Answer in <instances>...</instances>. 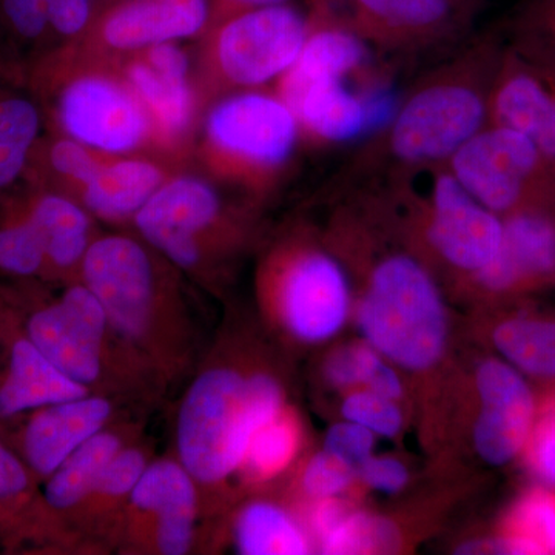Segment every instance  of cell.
I'll return each instance as SVG.
<instances>
[{
    "label": "cell",
    "instance_id": "1",
    "mask_svg": "<svg viewBox=\"0 0 555 555\" xmlns=\"http://www.w3.org/2000/svg\"><path fill=\"white\" fill-rule=\"evenodd\" d=\"M179 275L145 241L122 233L96 236L80 268L79 281L100 298L122 352L156 377L188 371L198 349Z\"/></svg>",
    "mask_w": 555,
    "mask_h": 555
},
{
    "label": "cell",
    "instance_id": "2",
    "mask_svg": "<svg viewBox=\"0 0 555 555\" xmlns=\"http://www.w3.org/2000/svg\"><path fill=\"white\" fill-rule=\"evenodd\" d=\"M284 408L283 386L268 372L208 363L179 406V462L198 486L221 485L240 473L251 438Z\"/></svg>",
    "mask_w": 555,
    "mask_h": 555
},
{
    "label": "cell",
    "instance_id": "3",
    "mask_svg": "<svg viewBox=\"0 0 555 555\" xmlns=\"http://www.w3.org/2000/svg\"><path fill=\"white\" fill-rule=\"evenodd\" d=\"M31 91L49 105L54 131L107 155H137L155 130L116 64L54 50L30 69Z\"/></svg>",
    "mask_w": 555,
    "mask_h": 555
},
{
    "label": "cell",
    "instance_id": "4",
    "mask_svg": "<svg viewBox=\"0 0 555 555\" xmlns=\"http://www.w3.org/2000/svg\"><path fill=\"white\" fill-rule=\"evenodd\" d=\"M356 320L361 339L400 371H430L447 353V302L412 255H387L372 268Z\"/></svg>",
    "mask_w": 555,
    "mask_h": 555
},
{
    "label": "cell",
    "instance_id": "5",
    "mask_svg": "<svg viewBox=\"0 0 555 555\" xmlns=\"http://www.w3.org/2000/svg\"><path fill=\"white\" fill-rule=\"evenodd\" d=\"M469 65L444 69L426 80L398 108L387 131L393 158L408 167H433L448 159L489 122L491 80Z\"/></svg>",
    "mask_w": 555,
    "mask_h": 555
},
{
    "label": "cell",
    "instance_id": "6",
    "mask_svg": "<svg viewBox=\"0 0 555 555\" xmlns=\"http://www.w3.org/2000/svg\"><path fill=\"white\" fill-rule=\"evenodd\" d=\"M299 130L297 115L280 94L233 91L207 113L204 155L218 173L261 184L291 160Z\"/></svg>",
    "mask_w": 555,
    "mask_h": 555
},
{
    "label": "cell",
    "instance_id": "7",
    "mask_svg": "<svg viewBox=\"0 0 555 555\" xmlns=\"http://www.w3.org/2000/svg\"><path fill=\"white\" fill-rule=\"evenodd\" d=\"M133 222L139 238L179 272L207 281L232 235L224 199L206 179L192 175L167 179Z\"/></svg>",
    "mask_w": 555,
    "mask_h": 555
},
{
    "label": "cell",
    "instance_id": "8",
    "mask_svg": "<svg viewBox=\"0 0 555 555\" xmlns=\"http://www.w3.org/2000/svg\"><path fill=\"white\" fill-rule=\"evenodd\" d=\"M309 30V17L288 3L230 16L204 33L208 78L235 91L283 78L301 53Z\"/></svg>",
    "mask_w": 555,
    "mask_h": 555
},
{
    "label": "cell",
    "instance_id": "9",
    "mask_svg": "<svg viewBox=\"0 0 555 555\" xmlns=\"http://www.w3.org/2000/svg\"><path fill=\"white\" fill-rule=\"evenodd\" d=\"M266 297L284 332L302 345L341 334L352 312V288L341 262L315 246L281 248L264 272Z\"/></svg>",
    "mask_w": 555,
    "mask_h": 555
},
{
    "label": "cell",
    "instance_id": "10",
    "mask_svg": "<svg viewBox=\"0 0 555 555\" xmlns=\"http://www.w3.org/2000/svg\"><path fill=\"white\" fill-rule=\"evenodd\" d=\"M447 167L473 198L502 218L555 203V167L531 138L507 127L488 124Z\"/></svg>",
    "mask_w": 555,
    "mask_h": 555
},
{
    "label": "cell",
    "instance_id": "11",
    "mask_svg": "<svg viewBox=\"0 0 555 555\" xmlns=\"http://www.w3.org/2000/svg\"><path fill=\"white\" fill-rule=\"evenodd\" d=\"M22 332L54 366L90 390L104 379L112 347L118 345L100 298L79 280L60 298L33 308Z\"/></svg>",
    "mask_w": 555,
    "mask_h": 555
},
{
    "label": "cell",
    "instance_id": "12",
    "mask_svg": "<svg viewBox=\"0 0 555 555\" xmlns=\"http://www.w3.org/2000/svg\"><path fill=\"white\" fill-rule=\"evenodd\" d=\"M208 24L210 0H116L98 11L78 42L61 49L116 64L160 43L203 38Z\"/></svg>",
    "mask_w": 555,
    "mask_h": 555
},
{
    "label": "cell",
    "instance_id": "13",
    "mask_svg": "<svg viewBox=\"0 0 555 555\" xmlns=\"http://www.w3.org/2000/svg\"><path fill=\"white\" fill-rule=\"evenodd\" d=\"M426 199L427 244L444 264L473 276L499 254L503 218L469 195L447 164L434 166Z\"/></svg>",
    "mask_w": 555,
    "mask_h": 555
},
{
    "label": "cell",
    "instance_id": "14",
    "mask_svg": "<svg viewBox=\"0 0 555 555\" xmlns=\"http://www.w3.org/2000/svg\"><path fill=\"white\" fill-rule=\"evenodd\" d=\"M474 0H313V13L392 49L448 38L469 21Z\"/></svg>",
    "mask_w": 555,
    "mask_h": 555
},
{
    "label": "cell",
    "instance_id": "15",
    "mask_svg": "<svg viewBox=\"0 0 555 555\" xmlns=\"http://www.w3.org/2000/svg\"><path fill=\"white\" fill-rule=\"evenodd\" d=\"M476 392L474 449L488 465H509L524 454L539 415L528 377L503 358H486L476 369Z\"/></svg>",
    "mask_w": 555,
    "mask_h": 555
},
{
    "label": "cell",
    "instance_id": "16",
    "mask_svg": "<svg viewBox=\"0 0 555 555\" xmlns=\"http://www.w3.org/2000/svg\"><path fill=\"white\" fill-rule=\"evenodd\" d=\"M116 65L147 109L155 144L169 152L184 144L198 105L184 49L175 42L160 43L124 57Z\"/></svg>",
    "mask_w": 555,
    "mask_h": 555
},
{
    "label": "cell",
    "instance_id": "17",
    "mask_svg": "<svg viewBox=\"0 0 555 555\" xmlns=\"http://www.w3.org/2000/svg\"><path fill=\"white\" fill-rule=\"evenodd\" d=\"M520 131L555 167V69L511 51L489 90V122Z\"/></svg>",
    "mask_w": 555,
    "mask_h": 555
},
{
    "label": "cell",
    "instance_id": "18",
    "mask_svg": "<svg viewBox=\"0 0 555 555\" xmlns=\"http://www.w3.org/2000/svg\"><path fill=\"white\" fill-rule=\"evenodd\" d=\"M470 278L492 295L525 291L555 278L553 204L520 208L503 217L499 254Z\"/></svg>",
    "mask_w": 555,
    "mask_h": 555
},
{
    "label": "cell",
    "instance_id": "19",
    "mask_svg": "<svg viewBox=\"0 0 555 555\" xmlns=\"http://www.w3.org/2000/svg\"><path fill=\"white\" fill-rule=\"evenodd\" d=\"M198 483L177 460L149 463L127 500L131 516L153 521V547L164 555L192 550L198 520Z\"/></svg>",
    "mask_w": 555,
    "mask_h": 555
},
{
    "label": "cell",
    "instance_id": "20",
    "mask_svg": "<svg viewBox=\"0 0 555 555\" xmlns=\"http://www.w3.org/2000/svg\"><path fill=\"white\" fill-rule=\"evenodd\" d=\"M112 415V401L98 393L33 411L22 429L25 465L36 477H50L76 449L105 429Z\"/></svg>",
    "mask_w": 555,
    "mask_h": 555
},
{
    "label": "cell",
    "instance_id": "21",
    "mask_svg": "<svg viewBox=\"0 0 555 555\" xmlns=\"http://www.w3.org/2000/svg\"><path fill=\"white\" fill-rule=\"evenodd\" d=\"M9 339L7 366L0 378V420L91 393L89 387L79 385L54 366L22 328L13 332Z\"/></svg>",
    "mask_w": 555,
    "mask_h": 555
},
{
    "label": "cell",
    "instance_id": "22",
    "mask_svg": "<svg viewBox=\"0 0 555 555\" xmlns=\"http://www.w3.org/2000/svg\"><path fill=\"white\" fill-rule=\"evenodd\" d=\"M24 199L46 248L47 280L79 278L83 258L96 238L93 215L56 190L28 185Z\"/></svg>",
    "mask_w": 555,
    "mask_h": 555
},
{
    "label": "cell",
    "instance_id": "23",
    "mask_svg": "<svg viewBox=\"0 0 555 555\" xmlns=\"http://www.w3.org/2000/svg\"><path fill=\"white\" fill-rule=\"evenodd\" d=\"M169 167L158 159L137 155H108L78 199L93 217L120 222L137 217L164 182Z\"/></svg>",
    "mask_w": 555,
    "mask_h": 555
},
{
    "label": "cell",
    "instance_id": "24",
    "mask_svg": "<svg viewBox=\"0 0 555 555\" xmlns=\"http://www.w3.org/2000/svg\"><path fill=\"white\" fill-rule=\"evenodd\" d=\"M309 21L310 30L301 53L278 83V94L284 101L310 83L345 80L366 61V40L356 33L313 11Z\"/></svg>",
    "mask_w": 555,
    "mask_h": 555
},
{
    "label": "cell",
    "instance_id": "25",
    "mask_svg": "<svg viewBox=\"0 0 555 555\" xmlns=\"http://www.w3.org/2000/svg\"><path fill=\"white\" fill-rule=\"evenodd\" d=\"M306 526L321 554H383L398 545L392 521L350 509L339 499L312 502Z\"/></svg>",
    "mask_w": 555,
    "mask_h": 555
},
{
    "label": "cell",
    "instance_id": "26",
    "mask_svg": "<svg viewBox=\"0 0 555 555\" xmlns=\"http://www.w3.org/2000/svg\"><path fill=\"white\" fill-rule=\"evenodd\" d=\"M299 127L327 142H347L369 131L366 105L343 79L321 80L297 91L286 101Z\"/></svg>",
    "mask_w": 555,
    "mask_h": 555
},
{
    "label": "cell",
    "instance_id": "27",
    "mask_svg": "<svg viewBox=\"0 0 555 555\" xmlns=\"http://www.w3.org/2000/svg\"><path fill=\"white\" fill-rule=\"evenodd\" d=\"M46 124V109L33 91L0 86V195L24 181Z\"/></svg>",
    "mask_w": 555,
    "mask_h": 555
},
{
    "label": "cell",
    "instance_id": "28",
    "mask_svg": "<svg viewBox=\"0 0 555 555\" xmlns=\"http://www.w3.org/2000/svg\"><path fill=\"white\" fill-rule=\"evenodd\" d=\"M124 438L115 430L102 429L76 449L50 477H47L43 500L54 513H69L86 505L102 474L120 449Z\"/></svg>",
    "mask_w": 555,
    "mask_h": 555
},
{
    "label": "cell",
    "instance_id": "29",
    "mask_svg": "<svg viewBox=\"0 0 555 555\" xmlns=\"http://www.w3.org/2000/svg\"><path fill=\"white\" fill-rule=\"evenodd\" d=\"M233 543L244 555H302L315 550L308 526L268 500H255L240 511Z\"/></svg>",
    "mask_w": 555,
    "mask_h": 555
},
{
    "label": "cell",
    "instance_id": "30",
    "mask_svg": "<svg viewBox=\"0 0 555 555\" xmlns=\"http://www.w3.org/2000/svg\"><path fill=\"white\" fill-rule=\"evenodd\" d=\"M492 345L526 377L555 379V318H506L492 332Z\"/></svg>",
    "mask_w": 555,
    "mask_h": 555
},
{
    "label": "cell",
    "instance_id": "31",
    "mask_svg": "<svg viewBox=\"0 0 555 555\" xmlns=\"http://www.w3.org/2000/svg\"><path fill=\"white\" fill-rule=\"evenodd\" d=\"M495 554H555V492L540 488L521 496L507 514L502 535L488 543Z\"/></svg>",
    "mask_w": 555,
    "mask_h": 555
},
{
    "label": "cell",
    "instance_id": "32",
    "mask_svg": "<svg viewBox=\"0 0 555 555\" xmlns=\"http://www.w3.org/2000/svg\"><path fill=\"white\" fill-rule=\"evenodd\" d=\"M323 374L328 385L343 393L369 389L392 400L400 401L403 398L400 369L379 356L363 339L337 347L327 357Z\"/></svg>",
    "mask_w": 555,
    "mask_h": 555
},
{
    "label": "cell",
    "instance_id": "33",
    "mask_svg": "<svg viewBox=\"0 0 555 555\" xmlns=\"http://www.w3.org/2000/svg\"><path fill=\"white\" fill-rule=\"evenodd\" d=\"M0 273L16 280L47 278V257L24 196L0 207Z\"/></svg>",
    "mask_w": 555,
    "mask_h": 555
},
{
    "label": "cell",
    "instance_id": "34",
    "mask_svg": "<svg viewBox=\"0 0 555 555\" xmlns=\"http://www.w3.org/2000/svg\"><path fill=\"white\" fill-rule=\"evenodd\" d=\"M301 440L297 416L284 408L251 438L240 473L254 483L281 476L297 459Z\"/></svg>",
    "mask_w": 555,
    "mask_h": 555
},
{
    "label": "cell",
    "instance_id": "35",
    "mask_svg": "<svg viewBox=\"0 0 555 555\" xmlns=\"http://www.w3.org/2000/svg\"><path fill=\"white\" fill-rule=\"evenodd\" d=\"M0 35L14 49L30 51L33 64L56 49L46 0H0Z\"/></svg>",
    "mask_w": 555,
    "mask_h": 555
},
{
    "label": "cell",
    "instance_id": "36",
    "mask_svg": "<svg viewBox=\"0 0 555 555\" xmlns=\"http://www.w3.org/2000/svg\"><path fill=\"white\" fill-rule=\"evenodd\" d=\"M517 53L555 69V0H526L517 17Z\"/></svg>",
    "mask_w": 555,
    "mask_h": 555
},
{
    "label": "cell",
    "instance_id": "37",
    "mask_svg": "<svg viewBox=\"0 0 555 555\" xmlns=\"http://www.w3.org/2000/svg\"><path fill=\"white\" fill-rule=\"evenodd\" d=\"M147 466V452L144 449L124 447L109 462L86 505L93 511H109L120 503H127Z\"/></svg>",
    "mask_w": 555,
    "mask_h": 555
},
{
    "label": "cell",
    "instance_id": "38",
    "mask_svg": "<svg viewBox=\"0 0 555 555\" xmlns=\"http://www.w3.org/2000/svg\"><path fill=\"white\" fill-rule=\"evenodd\" d=\"M341 416L366 427L377 438H396L404 426L400 401L369 389L350 390L341 401Z\"/></svg>",
    "mask_w": 555,
    "mask_h": 555
},
{
    "label": "cell",
    "instance_id": "39",
    "mask_svg": "<svg viewBox=\"0 0 555 555\" xmlns=\"http://www.w3.org/2000/svg\"><path fill=\"white\" fill-rule=\"evenodd\" d=\"M358 480L357 470L327 451L310 456L301 473V491L310 502L341 499Z\"/></svg>",
    "mask_w": 555,
    "mask_h": 555
},
{
    "label": "cell",
    "instance_id": "40",
    "mask_svg": "<svg viewBox=\"0 0 555 555\" xmlns=\"http://www.w3.org/2000/svg\"><path fill=\"white\" fill-rule=\"evenodd\" d=\"M525 454L532 476L545 488L555 489V398L539 409Z\"/></svg>",
    "mask_w": 555,
    "mask_h": 555
},
{
    "label": "cell",
    "instance_id": "41",
    "mask_svg": "<svg viewBox=\"0 0 555 555\" xmlns=\"http://www.w3.org/2000/svg\"><path fill=\"white\" fill-rule=\"evenodd\" d=\"M46 7L56 49L78 42L96 16L93 0H46Z\"/></svg>",
    "mask_w": 555,
    "mask_h": 555
},
{
    "label": "cell",
    "instance_id": "42",
    "mask_svg": "<svg viewBox=\"0 0 555 555\" xmlns=\"http://www.w3.org/2000/svg\"><path fill=\"white\" fill-rule=\"evenodd\" d=\"M375 448H377V436L366 427L347 420L328 427L323 444L324 451L337 455L347 465L352 466L357 474L361 465L375 454Z\"/></svg>",
    "mask_w": 555,
    "mask_h": 555
},
{
    "label": "cell",
    "instance_id": "43",
    "mask_svg": "<svg viewBox=\"0 0 555 555\" xmlns=\"http://www.w3.org/2000/svg\"><path fill=\"white\" fill-rule=\"evenodd\" d=\"M358 480L372 491L392 495L406 488L409 470L396 456L374 454L358 469Z\"/></svg>",
    "mask_w": 555,
    "mask_h": 555
},
{
    "label": "cell",
    "instance_id": "44",
    "mask_svg": "<svg viewBox=\"0 0 555 555\" xmlns=\"http://www.w3.org/2000/svg\"><path fill=\"white\" fill-rule=\"evenodd\" d=\"M30 488V469L24 460L0 443V506L20 500Z\"/></svg>",
    "mask_w": 555,
    "mask_h": 555
},
{
    "label": "cell",
    "instance_id": "45",
    "mask_svg": "<svg viewBox=\"0 0 555 555\" xmlns=\"http://www.w3.org/2000/svg\"><path fill=\"white\" fill-rule=\"evenodd\" d=\"M361 98L366 105L369 131L389 127L400 108L396 91L379 83V86L369 87L364 93H361Z\"/></svg>",
    "mask_w": 555,
    "mask_h": 555
},
{
    "label": "cell",
    "instance_id": "46",
    "mask_svg": "<svg viewBox=\"0 0 555 555\" xmlns=\"http://www.w3.org/2000/svg\"><path fill=\"white\" fill-rule=\"evenodd\" d=\"M283 3H288V0H210V24H208V28L228 20L230 16L244 13V11L283 5Z\"/></svg>",
    "mask_w": 555,
    "mask_h": 555
},
{
    "label": "cell",
    "instance_id": "47",
    "mask_svg": "<svg viewBox=\"0 0 555 555\" xmlns=\"http://www.w3.org/2000/svg\"><path fill=\"white\" fill-rule=\"evenodd\" d=\"M94 7H96V13L98 11L104 9V7L109 5V3L116 2V0H93Z\"/></svg>",
    "mask_w": 555,
    "mask_h": 555
},
{
    "label": "cell",
    "instance_id": "48",
    "mask_svg": "<svg viewBox=\"0 0 555 555\" xmlns=\"http://www.w3.org/2000/svg\"><path fill=\"white\" fill-rule=\"evenodd\" d=\"M5 335L7 328L5 324H3L2 309H0V343H2V339H5Z\"/></svg>",
    "mask_w": 555,
    "mask_h": 555
}]
</instances>
